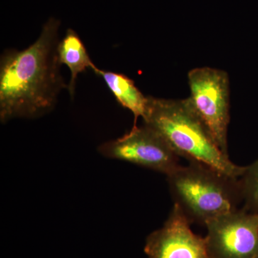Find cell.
I'll list each match as a JSON object with an SVG mask.
<instances>
[{
    "instance_id": "obj_5",
    "label": "cell",
    "mask_w": 258,
    "mask_h": 258,
    "mask_svg": "<svg viewBox=\"0 0 258 258\" xmlns=\"http://www.w3.org/2000/svg\"><path fill=\"white\" fill-rule=\"evenodd\" d=\"M102 156L132 163L169 175L179 165V157L162 137L146 124L134 125L120 138L102 144L98 148Z\"/></svg>"
},
{
    "instance_id": "obj_8",
    "label": "cell",
    "mask_w": 258,
    "mask_h": 258,
    "mask_svg": "<svg viewBox=\"0 0 258 258\" xmlns=\"http://www.w3.org/2000/svg\"><path fill=\"white\" fill-rule=\"evenodd\" d=\"M93 72L103 80L118 103L133 113L134 125H137L139 117L143 118L145 115L149 96H144L133 80L124 74L103 71L98 68Z\"/></svg>"
},
{
    "instance_id": "obj_9",
    "label": "cell",
    "mask_w": 258,
    "mask_h": 258,
    "mask_svg": "<svg viewBox=\"0 0 258 258\" xmlns=\"http://www.w3.org/2000/svg\"><path fill=\"white\" fill-rule=\"evenodd\" d=\"M57 55L60 64H66L71 71L68 91L71 98H74L79 75L87 69L94 71L98 67L91 60L81 37L73 29H69L63 38L59 41Z\"/></svg>"
},
{
    "instance_id": "obj_6",
    "label": "cell",
    "mask_w": 258,
    "mask_h": 258,
    "mask_svg": "<svg viewBox=\"0 0 258 258\" xmlns=\"http://www.w3.org/2000/svg\"><path fill=\"white\" fill-rule=\"evenodd\" d=\"M205 227L209 258L258 256V213L237 209L209 220Z\"/></svg>"
},
{
    "instance_id": "obj_7",
    "label": "cell",
    "mask_w": 258,
    "mask_h": 258,
    "mask_svg": "<svg viewBox=\"0 0 258 258\" xmlns=\"http://www.w3.org/2000/svg\"><path fill=\"white\" fill-rule=\"evenodd\" d=\"M190 225L174 204L162 227L147 237L144 252L148 258H209L205 237L194 233Z\"/></svg>"
},
{
    "instance_id": "obj_11",
    "label": "cell",
    "mask_w": 258,
    "mask_h": 258,
    "mask_svg": "<svg viewBox=\"0 0 258 258\" xmlns=\"http://www.w3.org/2000/svg\"><path fill=\"white\" fill-rule=\"evenodd\" d=\"M254 258H258V256H257V257H254Z\"/></svg>"
},
{
    "instance_id": "obj_2",
    "label": "cell",
    "mask_w": 258,
    "mask_h": 258,
    "mask_svg": "<svg viewBox=\"0 0 258 258\" xmlns=\"http://www.w3.org/2000/svg\"><path fill=\"white\" fill-rule=\"evenodd\" d=\"M142 119L179 157L203 163L236 179L243 174L245 166L237 165L222 152L186 98L172 100L149 96Z\"/></svg>"
},
{
    "instance_id": "obj_3",
    "label": "cell",
    "mask_w": 258,
    "mask_h": 258,
    "mask_svg": "<svg viewBox=\"0 0 258 258\" xmlns=\"http://www.w3.org/2000/svg\"><path fill=\"white\" fill-rule=\"evenodd\" d=\"M166 179L174 204L191 225L205 226L242 203L240 179L203 163L191 161L188 165H180Z\"/></svg>"
},
{
    "instance_id": "obj_10",
    "label": "cell",
    "mask_w": 258,
    "mask_h": 258,
    "mask_svg": "<svg viewBox=\"0 0 258 258\" xmlns=\"http://www.w3.org/2000/svg\"><path fill=\"white\" fill-rule=\"evenodd\" d=\"M242 209L258 213V159L250 165L245 166L240 178Z\"/></svg>"
},
{
    "instance_id": "obj_4",
    "label": "cell",
    "mask_w": 258,
    "mask_h": 258,
    "mask_svg": "<svg viewBox=\"0 0 258 258\" xmlns=\"http://www.w3.org/2000/svg\"><path fill=\"white\" fill-rule=\"evenodd\" d=\"M190 106L208 128L222 152L228 154L230 80L222 70L197 68L188 74Z\"/></svg>"
},
{
    "instance_id": "obj_1",
    "label": "cell",
    "mask_w": 258,
    "mask_h": 258,
    "mask_svg": "<svg viewBox=\"0 0 258 258\" xmlns=\"http://www.w3.org/2000/svg\"><path fill=\"white\" fill-rule=\"evenodd\" d=\"M60 22L50 18L36 41L23 50H5L0 58V120L36 118L52 111L68 89L57 55Z\"/></svg>"
}]
</instances>
